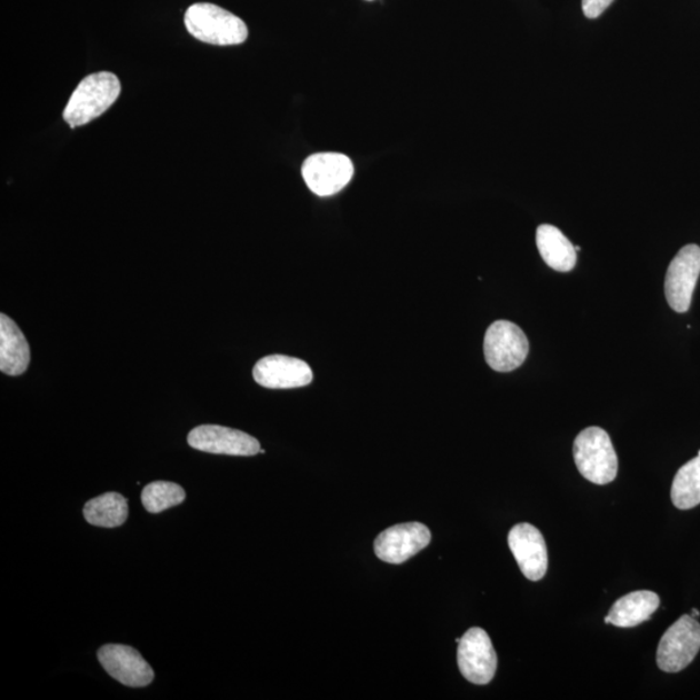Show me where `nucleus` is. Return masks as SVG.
Returning <instances> with one entry per match:
<instances>
[{
    "label": "nucleus",
    "mask_w": 700,
    "mask_h": 700,
    "mask_svg": "<svg viewBox=\"0 0 700 700\" xmlns=\"http://www.w3.org/2000/svg\"><path fill=\"white\" fill-rule=\"evenodd\" d=\"M120 93L121 83L113 73L90 74L77 86L62 116L70 128L83 127L107 112Z\"/></svg>",
    "instance_id": "obj_1"
},
{
    "label": "nucleus",
    "mask_w": 700,
    "mask_h": 700,
    "mask_svg": "<svg viewBox=\"0 0 700 700\" xmlns=\"http://www.w3.org/2000/svg\"><path fill=\"white\" fill-rule=\"evenodd\" d=\"M184 26L198 41L214 46H237L248 38L243 20L212 3L192 4L184 14Z\"/></svg>",
    "instance_id": "obj_2"
},
{
    "label": "nucleus",
    "mask_w": 700,
    "mask_h": 700,
    "mask_svg": "<svg viewBox=\"0 0 700 700\" xmlns=\"http://www.w3.org/2000/svg\"><path fill=\"white\" fill-rule=\"evenodd\" d=\"M576 467L593 484H610L617 478L619 461L609 433L601 427H589L573 442Z\"/></svg>",
    "instance_id": "obj_3"
},
{
    "label": "nucleus",
    "mask_w": 700,
    "mask_h": 700,
    "mask_svg": "<svg viewBox=\"0 0 700 700\" xmlns=\"http://www.w3.org/2000/svg\"><path fill=\"white\" fill-rule=\"evenodd\" d=\"M700 650V624L691 614H683L661 637L657 661L661 671L681 672Z\"/></svg>",
    "instance_id": "obj_4"
},
{
    "label": "nucleus",
    "mask_w": 700,
    "mask_h": 700,
    "mask_svg": "<svg viewBox=\"0 0 700 700\" xmlns=\"http://www.w3.org/2000/svg\"><path fill=\"white\" fill-rule=\"evenodd\" d=\"M529 342L523 330L509 321H497L489 326L484 339V354L490 368L498 372H510L524 363Z\"/></svg>",
    "instance_id": "obj_5"
},
{
    "label": "nucleus",
    "mask_w": 700,
    "mask_h": 700,
    "mask_svg": "<svg viewBox=\"0 0 700 700\" xmlns=\"http://www.w3.org/2000/svg\"><path fill=\"white\" fill-rule=\"evenodd\" d=\"M303 181L318 197H332L352 181L354 167L346 154L327 152L311 154L301 169Z\"/></svg>",
    "instance_id": "obj_6"
},
{
    "label": "nucleus",
    "mask_w": 700,
    "mask_h": 700,
    "mask_svg": "<svg viewBox=\"0 0 700 700\" xmlns=\"http://www.w3.org/2000/svg\"><path fill=\"white\" fill-rule=\"evenodd\" d=\"M458 667L467 681L487 684L497 671V653L484 629L471 628L459 641Z\"/></svg>",
    "instance_id": "obj_7"
},
{
    "label": "nucleus",
    "mask_w": 700,
    "mask_h": 700,
    "mask_svg": "<svg viewBox=\"0 0 700 700\" xmlns=\"http://www.w3.org/2000/svg\"><path fill=\"white\" fill-rule=\"evenodd\" d=\"M700 276V247L688 244L676 254L666 276V298L677 313H687L690 309Z\"/></svg>",
    "instance_id": "obj_8"
},
{
    "label": "nucleus",
    "mask_w": 700,
    "mask_h": 700,
    "mask_svg": "<svg viewBox=\"0 0 700 700\" xmlns=\"http://www.w3.org/2000/svg\"><path fill=\"white\" fill-rule=\"evenodd\" d=\"M430 542V529L418 521H411V523L397 524L381 532L373 542V550L383 562L401 564L417 556Z\"/></svg>",
    "instance_id": "obj_9"
},
{
    "label": "nucleus",
    "mask_w": 700,
    "mask_h": 700,
    "mask_svg": "<svg viewBox=\"0 0 700 700\" xmlns=\"http://www.w3.org/2000/svg\"><path fill=\"white\" fill-rule=\"evenodd\" d=\"M187 441L191 448L212 454L252 457L261 450L259 440L251 434L216 424L193 428Z\"/></svg>",
    "instance_id": "obj_10"
},
{
    "label": "nucleus",
    "mask_w": 700,
    "mask_h": 700,
    "mask_svg": "<svg viewBox=\"0 0 700 700\" xmlns=\"http://www.w3.org/2000/svg\"><path fill=\"white\" fill-rule=\"evenodd\" d=\"M98 659L107 673L124 687L144 688L154 679L151 666L130 646L106 644L98 651Z\"/></svg>",
    "instance_id": "obj_11"
},
{
    "label": "nucleus",
    "mask_w": 700,
    "mask_h": 700,
    "mask_svg": "<svg viewBox=\"0 0 700 700\" xmlns=\"http://www.w3.org/2000/svg\"><path fill=\"white\" fill-rule=\"evenodd\" d=\"M509 547L520 571L531 581H540L547 574L548 547L542 533L532 524L520 523L509 533Z\"/></svg>",
    "instance_id": "obj_12"
},
{
    "label": "nucleus",
    "mask_w": 700,
    "mask_h": 700,
    "mask_svg": "<svg viewBox=\"0 0 700 700\" xmlns=\"http://www.w3.org/2000/svg\"><path fill=\"white\" fill-rule=\"evenodd\" d=\"M257 384L270 389L307 387L313 380L310 366L299 358L274 354L261 358L253 369Z\"/></svg>",
    "instance_id": "obj_13"
},
{
    "label": "nucleus",
    "mask_w": 700,
    "mask_h": 700,
    "mask_svg": "<svg viewBox=\"0 0 700 700\" xmlns=\"http://www.w3.org/2000/svg\"><path fill=\"white\" fill-rule=\"evenodd\" d=\"M659 606L660 598L653 591H633L614 602L604 621L619 628H633L648 621Z\"/></svg>",
    "instance_id": "obj_14"
},
{
    "label": "nucleus",
    "mask_w": 700,
    "mask_h": 700,
    "mask_svg": "<svg viewBox=\"0 0 700 700\" xmlns=\"http://www.w3.org/2000/svg\"><path fill=\"white\" fill-rule=\"evenodd\" d=\"M30 363L28 340L12 319L0 316V371L18 377L26 372Z\"/></svg>",
    "instance_id": "obj_15"
},
{
    "label": "nucleus",
    "mask_w": 700,
    "mask_h": 700,
    "mask_svg": "<svg viewBox=\"0 0 700 700\" xmlns=\"http://www.w3.org/2000/svg\"><path fill=\"white\" fill-rule=\"evenodd\" d=\"M536 243L544 263L560 272L571 271L578 261V252L564 233L556 226L541 224L536 232Z\"/></svg>",
    "instance_id": "obj_16"
},
{
    "label": "nucleus",
    "mask_w": 700,
    "mask_h": 700,
    "mask_svg": "<svg viewBox=\"0 0 700 700\" xmlns=\"http://www.w3.org/2000/svg\"><path fill=\"white\" fill-rule=\"evenodd\" d=\"M83 517L91 526L103 528L120 527L129 517L127 498L119 493H106L92 498L84 504Z\"/></svg>",
    "instance_id": "obj_17"
},
{
    "label": "nucleus",
    "mask_w": 700,
    "mask_h": 700,
    "mask_svg": "<svg viewBox=\"0 0 700 700\" xmlns=\"http://www.w3.org/2000/svg\"><path fill=\"white\" fill-rule=\"evenodd\" d=\"M677 509L690 510L700 504V450L694 459L677 471L671 490Z\"/></svg>",
    "instance_id": "obj_18"
},
{
    "label": "nucleus",
    "mask_w": 700,
    "mask_h": 700,
    "mask_svg": "<svg viewBox=\"0 0 700 700\" xmlns=\"http://www.w3.org/2000/svg\"><path fill=\"white\" fill-rule=\"evenodd\" d=\"M186 500L181 486L170 481H154L146 486L142 492V503L148 512L159 513Z\"/></svg>",
    "instance_id": "obj_19"
},
{
    "label": "nucleus",
    "mask_w": 700,
    "mask_h": 700,
    "mask_svg": "<svg viewBox=\"0 0 700 700\" xmlns=\"http://www.w3.org/2000/svg\"><path fill=\"white\" fill-rule=\"evenodd\" d=\"M612 2L613 0H582L583 14H586L588 19H597Z\"/></svg>",
    "instance_id": "obj_20"
},
{
    "label": "nucleus",
    "mask_w": 700,
    "mask_h": 700,
    "mask_svg": "<svg viewBox=\"0 0 700 700\" xmlns=\"http://www.w3.org/2000/svg\"><path fill=\"white\" fill-rule=\"evenodd\" d=\"M699 614H700V613H699V611H698V610H692V611H691V617H692V618H694V619H698V618H699Z\"/></svg>",
    "instance_id": "obj_21"
}]
</instances>
